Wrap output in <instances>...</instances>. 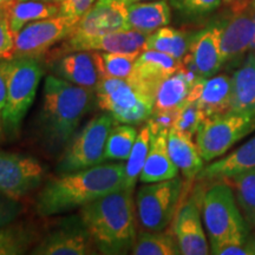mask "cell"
Masks as SVG:
<instances>
[{
	"label": "cell",
	"mask_w": 255,
	"mask_h": 255,
	"mask_svg": "<svg viewBox=\"0 0 255 255\" xmlns=\"http://www.w3.org/2000/svg\"><path fill=\"white\" fill-rule=\"evenodd\" d=\"M168 150L178 171L187 181H193L205 168V161L200 154L194 136L171 128L168 132Z\"/></svg>",
	"instance_id": "obj_22"
},
{
	"label": "cell",
	"mask_w": 255,
	"mask_h": 255,
	"mask_svg": "<svg viewBox=\"0 0 255 255\" xmlns=\"http://www.w3.org/2000/svg\"><path fill=\"white\" fill-rule=\"evenodd\" d=\"M255 169V136L223 157L210 162L197 175V180L222 181Z\"/></svg>",
	"instance_id": "obj_21"
},
{
	"label": "cell",
	"mask_w": 255,
	"mask_h": 255,
	"mask_svg": "<svg viewBox=\"0 0 255 255\" xmlns=\"http://www.w3.org/2000/svg\"><path fill=\"white\" fill-rule=\"evenodd\" d=\"M173 234L181 253L184 255H206L210 253L209 240L201 214V200L193 195L177 210L174 218Z\"/></svg>",
	"instance_id": "obj_15"
},
{
	"label": "cell",
	"mask_w": 255,
	"mask_h": 255,
	"mask_svg": "<svg viewBox=\"0 0 255 255\" xmlns=\"http://www.w3.org/2000/svg\"><path fill=\"white\" fill-rule=\"evenodd\" d=\"M0 70L6 82L2 132L4 138H17L25 116L36 98L44 71L41 64L33 57L2 59Z\"/></svg>",
	"instance_id": "obj_4"
},
{
	"label": "cell",
	"mask_w": 255,
	"mask_h": 255,
	"mask_svg": "<svg viewBox=\"0 0 255 255\" xmlns=\"http://www.w3.org/2000/svg\"><path fill=\"white\" fill-rule=\"evenodd\" d=\"M182 68V60L155 50H143L137 56L132 73L128 81L155 97L161 83Z\"/></svg>",
	"instance_id": "obj_17"
},
{
	"label": "cell",
	"mask_w": 255,
	"mask_h": 255,
	"mask_svg": "<svg viewBox=\"0 0 255 255\" xmlns=\"http://www.w3.org/2000/svg\"><path fill=\"white\" fill-rule=\"evenodd\" d=\"M251 6H252V7H255V0H252Z\"/></svg>",
	"instance_id": "obj_49"
},
{
	"label": "cell",
	"mask_w": 255,
	"mask_h": 255,
	"mask_svg": "<svg viewBox=\"0 0 255 255\" xmlns=\"http://www.w3.org/2000/svg\"><path fill=\"white\" fill-rule=\"evenodd\" d=\"M141 1H151V0H124L126 4H133V2H141Z\"/></svg>",
	"instance_id": "obj_46"
},
{
	"label": "cell",
	"mask_w": 255,
	"mask_h": 255,
	"mask_svg": "<svg viewBox=\"0 0 255 255\" xmlns=\"http://www.w3.org/2000/svg\"><path fill=\"white\" fill-rule=\"evenodd\" d=\"M202 77L183 68L161 83L155 96L154 110H180L187 103L194 84Z\"/></svg>",
	"instance_id": "obj_24"
},
{
	"label": "cell",
	"mask_w": 255,
	"mask_h": 255,
	"mask_svg": "<svg viewBox=\"0 0 255 255\" xmlns=\"http://www.w3.org/2000/svg\"><path fill=\"white\" fill-rule=\"evenodd\" d=\"M124 30H129L128 5L124 0H97L68 38L96 37Z\"/></svg>",
	"instance_id": "obj_14"
},
{
	"label": "cell",
	"mask_w": 255,
	"mask_h": 255,
	"mask_svg": "<svg viewBox=\"0 0 255 255\" xmlns=\"http://www.w3.org/2000/svg\"><path fill=\"white\" fill-rule=\"evenodd\" d=\"M139 53L102 52V72L103 78L129 79L133 64Z\"/></svg>",
	"instance_id": "obj_34"
},
{
	"label": "cell",
	"mask_w": 255,
	"mask_h": 255,
	"mask_svg": "<svg viewBox=\"0 0 255 255\" xmlns=\"http://www.w3.org/2000/svg\"><path fill=\"white\" fill-rule=\"evenodd\" d=\"M251 222H252V223H253V225H255V218H254L253 220H252V221H251Z\"/></svg>",
	"instance_id": "obj_50"
},
{
	"label": "cell",
	"mask_w": 255,
	"mask_h": 255,
	"mask_svg": "<svg viewBox=\"0 0 255 255\" xmlns=\"http://www.w3.org/2000/svg\"><path fill=\"white\" fill-rule=\"evenodd\" d=\"M124 181V163H101L52 177L38 194L37 212L40 216H53L82 208L102 196L123 189Z\"/></svg>",
	"instance_id": "obj_1"
},
{
	"label": "cell",
	"mask_w": 255,
	"mask_h": 255,
	"mask_svg": "<svg viewBox=\"0 0 255 255\" xmlns=\"http://www.w3.org/2000/svg\"><path fill=\"white\" fill-rule=\"evenodd\" d=\"M254 34L253 13L251 9H238L221 21V51L223 62L235 65L251 49Z\"/></svg>",
	"instance_id": "obj_18"
},
{
	"label": "cell",
	"mask_w": 255,
	"mask_h": 255,
	"mask_svg": "<svg viewBox=\"0 0 255 255\" xmlns=\"http://www.w3.org/2000/svg\"><path fill=\"white\" fill-rule=\"evenodd\" d=\"M37 242V233L24 223H9L0 227V255L27 253Z\"/></svg>",
	"instance_id": "obj_29"
},
{
	"label": "cell",
	"mask_w": 255,
	"mask_h": 255,
	"mask_svg": "<svg viewBox=\"0 0 255 255\" xmlns=\"http://www.w3.org/2000/svg\"><path fill=\"white\" fill-rule=\"evenodd\" d=\"M225 181L233 183L239 206L247 219L252 221L255 218V169L238 174Z\"/></svg>",
	"instance_id": "obj_33"
},
{
	"label": "cell",
	"mask_w": 255,
	"mask_h": 255,
	"mask_svg": "<svg viewBox=\"0 0 255 255\" xmlns=\"http://www.w3.org/2000/svg\"><path fill=\"white\" fill-rule=\"evenodd\" d=\"M252 13H253V21H254V34H253V39H252V43H251L250 51H255V7H252Z\"/></svg>",
	"instance_id": "obj_44"
},
{
	"label": "cell",
	"mask_w": 255,
	"mask_h": 255,
	"mask_svg": "<svg viewBox=\"0 0 255 255\" xmlns=\"http://www.w3.org/2000/svg\"><path fill=\"white\" fill-rule=\"evenodd\" d=\"M96 102L116 123L137 126L150 117L155 97L122 78H103L95 89Z\"/></svg>",
	"instance_id": "obj_6"
},
{
	"label": "cell",
	"mask_w": 255,
	"mask_h": 255,
	"mask_svg": "<svg viewBox=\"0 0 255 255\" xmlns=\"http://www.w3.org/2000/svg\"><path fill=\"white\" fill-rule=\"evenodd\" d=\"M248 246H250L252 253L253 255H255V232L253 234H250V237H248Z\"/></svg>",
	"instance_id": "obj_43"
},
{
	"label": "cell",
	"mask_w": 255,
	"mask_h": 255,
	"mask_svg": "<svg viewBox=\"0 0 255 255\" xmlns=\"http://www.w3.org/2000/svg\"><path fill=\"white\" fill-rule=\"evenodd\" d=\"M23 207L18 200L12 199L0 191V227L14 222L20 215Z\"/></svg>",
	"instance_id": "obj_39"
},
{
	"label": "cell",
	"mask_w": 255,
	"mask_h": 255,
	"mask_svg": "<svg viewBox=\"0 0 255 255\" xmlns=\"http://www.w3.org/2000/svg\"><path fill=\"white\" fill-rule=\"evenodd\" d=\"M226 2H239V1H241V0H225Z\"/></svg>",
	"instance_id": "obj_48"
},
{
	"label": "cell",
	"mask_w": 255,
	"mask_h": 255,
	"mask_svg": "<svg viewBox=\"0 0 255 255\" xmlns=\"http://www.w3.org/2000/svg\"><path fill=\"white\" fill-rule=\"evenodd\" d=\"M39 1H49V2H57V4H59L60 0H39Z\"/></svg>",
	"instance_id": "obj_47"
},
{
	"label": "cell",
	"mask_w": 255,
	"mask_h": 255,
	"mask_svg": "<svg viewBox=\"0 0 255 255\" xmlns=\"http://www.w3.org/2000/svg\"><path fill=\"white\" fill-rule=\"evenodd\" d=\"M151 142V130L148 124H145L138 131L137 138L133 144L131 152L127 159L126 163V181H124V188L132 189L136 186L137 180L142 173L144 167L145 159L148 157L149 148Z\"/></svg>",
	"instance_id": "obj_32"
},
{
	"label": "cell",
	"mask_w": 255,
	"mask_h": 255,
	"mask_svg": "<svg viewBox=\"0 0 255 255\" xmlns=\"http://www.w3.org/2000/svg\"><path fill=\"white\" fill-rule=\"evenodd\" d=\"M138 135L135 126L116 123L111 129L105 144V161H124L130 152Z\"/></svg>",
	"instance_id": "obj_31"
},
{
	"label": "cell",
	"mask_w": 255,
	"mask_h": 255,
	"mask_svg": "<svg viewBox=\"0 0 255 255\" xmlns=\"http://www.w3.org/2000/svg\"><path fill=\"white\" fill-rule=\"evenodd\" d=\"M45 171L32 156L0 150V191L12 199L20 201L40 187Z\"/></svg>",
	"instance_id": "obj_11"
},
{
	"label": "cell",
	"mask_w": 255,
	"mask_h": 255,
	"mask_svg": "<svg viewBox=\"0 0 255 255\" xmlns=\"http://www.w3.org/2000/svg\"><path fill=\"white\" fill-rule=\"evenodd\" d=\"M6 105V82L4 76H2L1 70H0V141L4 138V132H2V115Z\"/></svg>",
	"instance_id": "obj_42"
},
{
	"label": "cell",
	"mask_w": 255,
	"mask_h": 255,
	"mask_svg": "<svg viewBox=\"0 0 255 255\" xmlns=\"http://www.w3.org/2000/svg\"><path fill=\"white\" fill-rule=\"evenodd\" d=\"M14 49V34L9 27L4 8H0V60L12 58Z\"/></svg>",
	"instance_id": "obj_37"
},
{
	"label": "cell",
	"mask_w": 255,
	"mask_h": 255,
	"mask_svg": "<svg viewBox=\"0 0 255 255\" xmlns=\"http://www.w3.org/2000/svg\"><path fill=\"white\" fill-rule=\"evenodd\" d=\"M254 130L255 114L229 110L202 121L195 135L196 144L203 161L213 162Z\"/></svg>",
	"instance_id": "obj_7"
},
{
	"label": "cell",
	"mask_w": 255,
	"mask_h": 255,
	"mask_svg": "<svg viewBox=\"0 0 255 255\" xmlns=\"http://www.w3.org/2000/svg\"><path fill=\"white\" fill-rule=\"evenodd\" d=\"M97 0H60L59 14L78 21Z\"/></svg>",
	"instance_id": "obj_38"
},
{
	"label": "cell",
	"mask_w": 255,
	"mask_h": 255,
	"mask_svg": "<svg viewBox=\"0 0 255 255\" xmlns=\"http://www.w3.org/2000/svg\"><path fill=\"white\" fill-rule=\"evenodd\" d=\"M247 241L223 242L219 246L210 248V253L215 255H253Z\"/></svg>",
	"instance_id": "obj_41"
},
{
	"label": "cell",
	"mask_w": 255,
	"mask_h": 255,
	"mask_svg": "<svg viewBox=\"0 0 255 255\" xmlns=\"http://www.w3.org/2000/svg\"><path fill=\"white\" fill-rule=\"evenodd\" d=\"M56 76L72 84L95 91L101 79L102 52L100 51H75L60 58L55 65Z\"/></svg>",
	"instance_id": "obj_19"
},
{
	"label": "cell",
	"mask_w": 255,
	"mask_h": 255,
	"mask_svg": "<svg viewBox=\"0 0 255 255\" xmlns=\"http://www.w3.org/2000/svg\"><path fill=\"white\" fill-rule=\"evenodd\" d=\"M4 9L7 14L9 27L15 34L28 23L58 15L59 4L39 0H14Z\"/></svg>",
	"instance_id": "obj_27"
},
{
	"label": "cell",
	"mask_w": 255,
	"mask_h": 255,
	"mask_svg": "<svg viewBox=\"0 0 255 255\" xmlns=\"http://www.w3.org/2000/svg\"><path fill=\"white\" fill-rule=\"evenodd\" d=\"M116 124L109 113H103L89 121L70 141L57 164L59 175L104 163V150L108 136Z\"/></svg>",
	"instance_id": "obj_9"
},
{
	"label": "cell",
	"mask_w": 255,
	"mask_h": 255,
	"mask_svg": "<svg viewBox=\"0 0 255 255\" xmlns=\"http://www.w3.org/2000/svg\"><path fill=\"white\" fill-rule=\"evenodd\" d=\"M191 37L193 34H188L186 32L169 27L167 25L149 34L144 50H155L177 60H183L189 52Z\"/></svg>",
	"instance_id": "obj_28"
},
{
	"label": "cell",
	"mask_w": 255,
	"mask_h": 255,
	"mask_svg": "<svg viewBox=\"0 0 255 255\" xmlns=\"http://www.w3.org/2000/svg\"><path fill=\"white\" fill-rule=\"evenodd\" d=\"M182 191L183 180L178 176L139 187L135 206L137 221L143 231H164L180 208Z\"/></svg>",
	"instance_id": "obj_8"
},
{
	"label": "cell",
	"mask_w": 255,
	"mask_h": 255,
	"mask_svg": "<svg viewBox=\"0 0 255 255\" xmlns=\"http://www.w3.org/2000/svg\"><path fill=\"white\" fill-rule=\"evenodd\" d=\"M79 216L94 241L97 253H131L137 239V215L133 190L113 191L83 206Z\"/></svg>",
	"instance_id": "obj_2"
},
{
	"label": "cell",
	"mask_w": 255,
	"mask_h": 255,
	"mask_svg": "<svg viewBox=\"0 0 255 255\" xmlns=\"http://www.w3.org/2000/svg\"><path fill=\"white\" fill-rule=\"evenodd\" d=\"M95 100V91L72 84L58 76H47L38 128L44 143L51 150H58L71 141Z\"/></svg>",
	"instance_id": "obj_3"
},
{
	"label": "cell",
	"mask_w": 255,
	"mask_h": 255,
	"mask_svg": "<svg viewBox=\"0 0 255 255\" xmlns=\"http://www.w3.org/2000/svg\"><path fill=\"white\" fill-rule=\"evenodd\" d=\"M149 34L133 30L116 31L102 36L88 38H66L56 55L75 51H100L114 53H141Z\"/></svg>",
	"instance_id": "obj_16"
},
{
	"label": "cell",
	"mask_w": 255,
	"mask_h": 255,
	"mask_svg": "<svg viewBox=\"0 0 255 255\" xmlns=\"http://www.w3.org/2000/svg\"><path fill=\"white\" fill-rule=\"evenodd\" d=\"M14 0H0V8H4L6 6L11 4V2H13Z\"/></svg>",
	"instance_id": "obj_45"
},
{
	"label": "cell",
	"mask_w": 255,
	"mask_h": 255,
	"mask_svg": "<svg viewBox=\"0 0 255 255\" xmlns=\"http://www.w3.org/2000/svg\"><path fill=\"white\" fill-rule=\"evenodd\" d=\"M94 241L81 216L64 220L58 227L38 242L31 254L34 255H90L96 254Z\"/></svg>",
	"instance_id": "obj_12"
},
{
	"label": "cell",
	"mask_w": 255,
	"mask_h": 255,
	"mask_svg": "<svg viewBox=\"0 0 255 255\" xmlns=\"http://www.w3.org/2000/svg\"><path fill=\"white\" fill-rule=\"evenodd\" d=\"M232 81L227 75L212 76L197 81L187 102H196L206 117L216 116L231 110Z\"/></svg>",
	"instance_id": "obj_20"
},
{
	"label": "cell",
	"mask_w": 255,
	"mask_h": 255,
	"mask_svg": "<svg viewBox=\"0 0 255 255\" xmlns=\"http://www.w3.org/2000/svg\"><path fill=\"white\" fill-rule=\"evenodd\" d=\"M222 0H170V5L188 18L207 15L220 7Z\"/></svg>",
	"instance_id": "obj_36"
},
{
	"label": "cell",
	"mask_w": 255,
	"mask_h": 255,
	"mask_svg": "<svg viewBox=\"0 0 255 255\" xmlns=\"http://www.w3.org/2000/svg\"><path fill=\"white\" fill-rule=\"evenodd\" d=\"M178 110L171 111H152L146 124L150 128L151 133L162 131V130H170L174 127L175 120L177 117Z\"/></svg>",
	"instance_id": "obj_40"
},
{
	"label": "cell",
	"mask_w": 255,
	"mask_h": 255,
	"mask_svg": "<svg viewBox=\"0 0 255 255\" xmlns=\"http://www.w3.org/2000/svg\"><path fill=\"white\" fill-rule=\"evenodd\" d=\"M77 21L64 15L32 21L14 34L13 57H38L44 55L59 41L66 39Z\"/></svg>",
	"instance_id": "obj_10"
},
{
	"label": "cell",
	"mask_w": 255,
	"mask_h": 255,
	"mask_svg": "<svg viewBox=\"0 0 255 255\" xmlns=\"http://www.w3.org/2000/svg\"><path fill=\"white\" fill-rule=\"evenodd\" d=\"M201 214L210 248L223 242L248 240L250 228L228 181H216L203 193Z\"/></svg>",
	"instance_id": "obj_5"
},
{
	"label": "cell",
	"mask_w": 255,
	"mask_h": 255,
	"mask_svg": "<svg viewBox=\"0 0 255 255\" xmlns=\"http://www.w3.org/2000/svg\"><path fill=\"white\" fill-rule=\"evenodd\" d=\"M183 66L202 78L215 76L225 65L221 51V21L193 34Z\"/></svg>",
	"instance_id": "obj_13"
},
{
	"label": "cell",
	"mask_w": 255,
	"mask_h": 255,
	"mask_svg": "<svg viewBox=\"0 0 255 255\" xmlns=\"http://www.w3.org/2000/svg\"><path fill=\"white\" fill-rule=\"evenodd\" d=\"M131 254L133 255H180V246L173 233L141 232L137 235Z\"/></svg>",
	"instance_id": "obj_30"
},
{
	"label": "cell",
	"mask_w": 255,
	"mask_h": 255,
	"mask_svg": "<svg viewBox=\"0 0 255 255\" xmlns=\"http://www.w3.org/2000/svg\"><path fill=\"white\" fill-rule=\"evenodd\" d=\"M231 110L255 114V53L251 52L231 77Z\"/></svg>",
	"instance_id": "obj_26"
},
{
	"label": "cell",
	"mask_w": 255,
	"mask_h": 255,
	"mask_svg": "<svg viewBox=\"0 0 255 255\" xmlns=\"http://www.w3.org/2000/svg\"><path fill=\"white\" fill-rule=\"evenodd\" d=\"M168 132L169 130H162L159 132L151 133L148 157L139 175V181L142 183L161 182L178 175V169L169 155Z\"/></svg>",
	"instance_id": "obj_23"
},
{
	"label": "cell",
	"mask_w": 255,
	"mask_h": 255,
	"mask_svg": "<svg viewBox=\"0 0 255 255\" xmlns=\"http://www.w3.org/2000/svg\"><path fill=\"white\" fill-rule=\"evenodd\" d=\"M205 119V114L200 109L196 102H187L178 110L173 129L189 133L191 136H195L200 124L202 123V121Z\"/></svg>",
	"instance_id": "obj_35"
},
{
	"label": "cell",
	"mask_w": 255,
	"mask_h": 255,
	"mask_svg": "<svg viewBox=\"0 0 255 255\" xmlns=\"http://www.w3.org/2000/svg\"><path fill=\"white\" fill-rule=\"evenodd\" d=\"M171 20L170 6L165 0H151L128 4L129 30L150 34L167 26Z\"/></svg>",
	"instance_id": "obj_25"
}]
</instances>
